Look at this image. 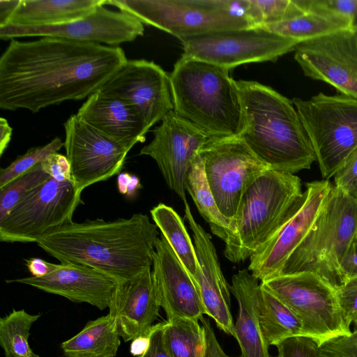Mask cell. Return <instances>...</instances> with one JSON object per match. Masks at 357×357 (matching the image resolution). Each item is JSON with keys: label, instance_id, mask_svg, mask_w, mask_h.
<instances>
[{"label": "cell", "instance_id": "1", "mask_svg": "<svg viewBox=\"0 0 357 357\" xmlns=\"http://www.w3.org/2000/svg\"><path fill=\"white\" fill-rule=\"evenodd\" d=\"M127 61L119 46L50 36L11 40L0 57V108L36 113L87 98Z\"/></svg>", "mask_w": 357, "mask_h": 357}, {"label": "cell", "instance_id": "2", "mask_svg": "<svg viewBox=\"0 0 357 357\" xmlns=\"http://www.w3.org/2000/svg\"><path fill=\"white\" fill-rule=\"evenodd\" d=\"M159 232L143 213L128 218L73 221L42 236L37 245L60 263L94 268L121 283L150 270Z\"/></svg>", "mask_w": 357, "mask_h": 357}, {"label": "cell", "instance_id": "3", "mask_svg": "<svg viewBox=\"0 0 357 357\" xmlns=\"http://www.w3.org/2000/svg\"><path fill=\"white\" fill-rule=\"evenodd\" d=\"M243 112L239 137L270 169L295 174L316 156L291 100L255 81H236Z\"/></svg>", "mask_w": 357, "mask_h": 357}, {"label": "cell", "instance_id": "4", "mask_svg": "<svg viewBox=\"0 0 357 357\" xmlns=\"http://www.w3.org/2000/svg\"><path fill=\"white\" fill-rule=\"evenodd\" d=\"M229 71L182 55L169 75L174 110L209 137L239 136L243 128L238 87Z\"/></svg>", "mask_w": 357, "mask_h": 357}, {"label": "cell", "instance_id": "5", "mask_svg": "<svg viewBox=\"0 0 357 357\" xmlns=\"http://www.w3.org/2000/svg\"><path fill=\"white\" fill-rule=\"evenodd\" d=\"M303 195L301 181L294 174L271 169L261 173L242 197L225 257L233 263L250 259L296 209Z\"/></svg>", "mask_w": 357, "mask_h": 357}, {"label": "cell", "instance_id": "6", "mask_svg": "<svg viewBox=\"0 0 357 357\" xmlns=\"http://www.w3.org/2000/svg\"><path fill=\"white\" fill-rule=\"evenodd\" d=\"M356 232L357 199L333 185L308 233L278 275L311 272L339 287L346 282L342 261Z\"/></svg>", "mask_w": 357, "mask_h": 357}, {"label": "cell", "instance_id": "7", "mask_svg": "<svg viewBox=\"0 0 357 357\" xmlns=\"http://www.w3.org/2000/svg\"><path fill=\"white\" fill-rule=\"evenodd\" d=\"M324 180L333 177L357 149V98L323 93L291 100Z\"/></svg>", "mask_w": 357, "mask_h": 357}, {"label": "cell", "instance_id": "8", "mask_svg": "<svg viewBox=\"0 0 357 357\" xmlns=\"http://www.w3.org/2000/svg\"><path fill=\"white\" fill-rule=\"evenodd\" d=\"M260 285L292 311L303 325V336L319 346L351 334L335 289L318 275L311 272L277 275L261 281Z\"/></svg>", "mask_w": 357, "mask_h": 357}, {"label": "cell", "instance_id": "9", "mask_svg": "<svg viewBox=\"0 0 357 357\" xmlns=\"http://www.w3.org/2000/svg\"><path fill=\"white\" fill-rule=\"evenodd\" d=\"M179 40L182 55L229 70L245 63L275 61L298 43L261 26L210 31Z\"/></svg>", "mask_w": 357, "mask_h": 357}, {"label": "cell", "instance_id": "10", "mask_svg": "<svg viewBox=\"0 0 357 357\" xmlns=\"http://www.w3.org/2000/svg\"><path fill=\"white\" fill-rule=\"evenodd\" d=\"M107 4L178 40L210 31L251 26L248 22L232 16L225 7L224 0H107Z\"/></svg>", "mask_w": 357, "mask_h": 357}, {"label": "cell", "instance_id": "11", "mask_svg": "<svg viewBox=\"0 0 357 357\" xmlns=\"http://www.w3.org/2000/svg\"><path fill=\"white\" fill-rule=\"evenodd\" d=\"M73 182L52 177L28 192L0 221V241L36 243L49 231L73 221L83 204Z\"/></svg>", "mask_w": 357, "mask_h": 357}, {"label": "cell", "instance_id": "12", "mask_svg": "<svg viewBox=\"0 0 357 357\" xmlns=\"http://www.w3.org/2000/svg\"><path fill=\"white\" fill-rule=\"evenodd\" d=\"M198 153L217 206L234 225L246 189L270 168L239 136L211 137Z\"/></svg>", "mask_w": 357, "mask_h": 357}, {"label": "cell", "instance_id": "13", "mask_svg": "<svg viewBox=\"0 0 357 357\" xmlns=\"http://www.w3.org/2000/svg\"><path fill=\"white\" fill-rule=\"evenodd\" d=\"M63 127L66 156L79 192L120 172L131 149L81 121L76 114L71 115Z\"/></svg>", "mask_w": 357, "mask_h": 357}, {"label": "cell", "instance_id": "14", "mask_svg": "<svg viewBox=\"0 0 357 357\" xmlns=\"http://www.w3.org/2000/svg\"><path fill=\"white\" fill-rule=\"evenodd\" d=\"M294 51L306 77L357 98V29L350 27L299 43Z\"/></svg>", "mask_w": 357, "mask_h": 357}, {"label": "cell", "instance_id": "15", "mask_svg": "<svg viewBox=\"0 0 357 357\" xmlns=\"http://www.w3.org/2000/svg\"><path fill=\"white\" fill-rule=\"evenodd\" d=\"M153 139L140 151L152 158L168 187L184 202L185 181L190 166L211 137L174 109L153 130Z\"/></svg>", "mask_w": 357, "mask_h": 357}, {"label": "cell", "instance_id": "16", "mask_svg": "<svg viewBox=\"0 0 357 357\" xmlns=\"http://www.w3.org/2000/svg\"><path fill=\"white\" fill-rule=\"evenodd\" d=\"M144 32V24L137 17L100 6L86 17L64 24L0 26V39L50 36L116 47L135 40Z\"/></svg>", "mask_w": 357, "mask_h": 357}, {"label": "cell", "instance_id": "17", "mask_svg": "<svg viewBox=\"0 0 357 357\" xmlns=\"http://www.w3.org/2000/svg\"><path fill=\"white\" fill-rule=\"evenodd\" d=\"M328 180L305 184L303 198L274 235L250 257L248 270L262 281L278 275L308 233L332 189Z\"/></svg>", "mask_w": 357, "mask_h": 357}, {"label": "cell", "instance_id": "18", "mask_svg": "<svg viewBox=\"0 0 357 357\" xmlns=\"http://www.w3.org/2000/svg\"><path fill=\"white\" fill-rule=\"evenodd\" d=\"M99 90L131 104L149 129L174 109L169 76L153 61L128 60Z\"/></svg>", "mask_w": 357, "mask_h": 357}, {"label": "cell", "instance_id": "19", "mask_svg": "<svg viewBox=\"0 0 357 357\" xmlns=\"http://www.w3.org/2000/svg\"><path fill=\"white\" fill-rule=\"evenodd\" d=\"M183 203L185 219L193 234L199 265L194 283L198 290L204 314L212 318L220 330L234 337L229 286L222 273L216 249L211 235L195 220L188 202Z\"/></svg>", "mask_w": 357, "mask_h": 357}, {"label": "cell", "instance_id": "20", "mask_svg": "<svg viewBox=\"0 0 357 357\" xmlns=\"http://www.w3.org/2000/svg\"><path fill=\"white\" fill-rule=\"evenodd\" d=\"M6 282L27 284L73 302L89 303L99 310L109 307L118 284L113 278L94 268L70 262L56 264L54 270L43 277Z\"/></svg>", "mask_w": 357, "mask_h": 357}, {"label": "cell", "instance_id": "21", "mask_svg": "<svg viewBox=\"0 0 357 357\" xmlns=\"http://www.w3.org/2000/svg\"><path fill=\"white\" fill-rule=\"evenodd\" d=\"M153 275L167 320H199L204 314L198 290L166 239L161 235L155 244Z\"/></svg>", "mask_w": 357, "mask_h": 357}, {"label": "cell", "instance_id": "22", "mask_svg": "<svg viewBox=\"0 0 357 357\" xmlns=\"http://www.w3.org/2000/svg\"><path fill=\"white\" fill-rule=\"evenodd\" d=\"M160 303L152 271L117 284L110 313L124 342L148 334L159 316Z\"/></svg>", "mask_w": 357, "mask_h": 357}, {"label": "cell", "instance_id": "23", "mask_svg": "<svg viewBox=\"0 0 357 357\" xmlns=\"http://www.w3.org/2000/svg\"><path fill=\"white\" fill-rule=\"evenodd\" d=\"M76 116L114 140L132 149L149 130L135 108L124 99L100 90L91 94Z\"/></svg>", "mask_w": 357, "mask_h": 357}, {"label": "cell", "instance_id": "24", "mask_svg": "<svg viewBox=\"0 0 357 357\" xmlns=\"http://www.w3.org/2000/svg\"><path fill=\"white\" fill-rule=\"evenodd\" d=\"M231 282L230 289L238 305L234 337L239 344L241 355L243 357H271L258 317L259 280L248 269H243L233 275Z\"/></svg>", "mask_w": 357, "mask_h": 357}, {"label": "cell", "instance_id": "25", "mask_svg": "<svg viewBox=\"0 0 357 357\" xmlns=\"http://www.w3.org/2000/svg\"><path fill=\"white\" fill-rule=\"evenodd\" d=\"M107 0H20L8 24L54 26L82 19Z\"/></svg>", "mask_w": 357, "mask_h": 357}, {"label": "cell", "instance_id": "26", "mask_svg": "<svg viewBox=\"0 0 357 357\" xmlns=\"http://www.w3.org/2000/svg\"><path fill=\"white\" fill-rule=\"evenodd\" d=\"M114 317L108 313L89 321L61 344L65 357H115L121 344Z\"/></svg>", "mask_w": 357, "mask_h": 357}, {"label": "cell", "instance_id": "27", "mask_svg": "<svg viewBox=\"0 0 357 357\" xmlns=\"http://www.w3.org/2000/svg\"><path fill=\"white\" fill-rule=\"evenodd\" d=\"M257 307L260 327L268 347L291 337L303 336V325L297 317L261 285Z\"/></svg>", "mask_w": 357, "mask_h": 357}, {"label": "cell", "instance_id": "28", "mask_svg": "<svg viewBox=\"0 0 357 357\" xmlns=\"http://www.w3.org/2000/svg\"><path fill=\"white\" fill-rule=\"evenodd\" d=\"M185 189L200 215L209 224L211 231L225 243L234 234L231 221L220 211L208 183L203 160L199 153L187 174Z\"/></svg>", "mask_w": 357, "mask_h": 357}, {"label": "cell", "instance_id": "29", "mask_svg": "<svg viewBox=\"0 0 357 357\" xmlns=\"http://www.w3.org/2000/svg\"><path fill=\"white\" fill-rule=\"evenodd\" d=\"M261 27L298 43L352 27L346 15L325 10H308L293 20Z\"/></svg>", "mask_w": 357, "mask_h": 357}, {"label": "cell", "instance_id": "30", "mask_svg": "<svg viewBox=\"0 0 357 357\" xmlns=\"http://www.w3.org/2000/svg\"><path fill=\"white\" fill-rule=\"evenodd\" d=\"M150 213L161 235L194 282L198 273V261L195 245L181 218L173 208L162 203L154 206Z\"/></svg>", "mask_w": 357, "mask_h": 357}, {"label": "cell", "instance_id": "31", "mask_svg": "<svg viewBox=\"0 0 357 357\" xmlns=\"http://www.w3.org/2000/svg\"><path fill=\"white\" fill-rule=\"evenodd\" d=\"M163 338L171 357H204V329L198 320L174 318L165 321Z\"/></svg>", "mask_w": 357, "mask_h": 357}, {"label": "cell", "instance_id": "32", "mask_svg": "<svg viewBox=\"0 0 357 357\" xmlns=\"http://www.w3.org/2000/svg\"><path fill=\"white\" fill-rule=\"evenodd\" d=\"M40 316L22 309L0 318V346L5 357H40L29 343L30 329Z\"/></svg>", "mask_w": 357, "mask_h": 357}, {"label": "cell", "instance_id": "33", "mask_svg": "<svg viewBox=\"0 0 357 357\" xmlns=\"http://www.w3.org/2000/svg\"><path fill=\"white\" fill-rule=\"evenodd\" d=\"M304 13L296 0H250L248 20L252 26H262L291 20Z\"/></svg>", "mask_w": 357, "mask_h": 357}, {"label": "cell", "instance_id": "34", "mask_svg": "<svg viewBox=\"0 0 357 357\" xmlns=\"http://www.w3.org/2000/svg\"><path fill=\"white\" fill-rule=\"evenodd\" d=\"M50 177L40 163L0 188V221L8 215L23 196Z\"/></svg>", "mask_w": 357, "mask_h": 357}, {"label": "cell", "instance_id": "35", "mask_svg": "<svg viewBox=\"0 0 357 357\" xmlns=\"http://www.w3.org/2000/svg\"><path fill=\"white\" fill-rule=\"evenodd\" d=\"M63 145L61 138L56 137L47 144L32 147L24 154L17 157L7 167L1 169L0 188L41 163L50 155L57 153Z\"/></svg>", "mask_w": 357, "mask_h": 357}, {"label": "cell", "instance_id": "36", "mask_svg": "<svg viewBox=\"0 0 357 357\" xmlns=\"http://www.w3.org/2000/svg\"><path fill=\"white\" fill-rule=\"evenodd\" d=\"M304 11L325 10L346 15L351 20L353 28L357 29V0H296Z\"/></svg>", "mask_w": 357, "mask_h": 357}, {"label": "cell", "instance_id": "37", "mask_svg": "<svg viewBox=\"0 0 357 357\" xmlns=\"http://www.w3.org/2000/svg\"><path fill=\"white\" fill-rule=\"evenodd\" d=\"M275 346L278 357H319V345L306 336L291 337Z\"/></svg>", "mask_w": 357, "mask_h": 357}, {"label": "cell", "instance_id": "38", "mask_svg": "<svg viewBox=\"0 0 357 357\" xmlns=\"http://www.w3.org/2000/svg\"><path fill=\"white\" fill-rule=\"evenodd\" d=\"M335 291L344 319L351 326L357 319V276L347 280Z\"/></svg>", "mask_w": 357, "mask_h": 357}, {"label": "cell", "instance_id": "39", "mask_svg": "<svg viewBox=\"0 0 357 357\" xmlns=\"http://www.w3.org/2000/svg\"><path fill=\"white\" fill-rule=\"evenodd\" d=\"M334 177V186L354 198L357 196V149L350 155Z\"/></svg>", "mask_w": 357, "mask_h": 357}, {"label": "cell", "instance_id": "40", "mask_svg": "<svg viewBox=\"0 0 357 357\" xmlns=\"http://www.w3.org/2000/svg\"><path fill=\"white\" fill-rule=\"evenodd\" d=\"M319 357H357V343L348 336L330 340L319 346Z\"/></svg>", "mask_w": 357, "mask_h": 357}, {"label": "cell", "instance_id": "41", "mask_svg": "<svg viewBox=\"0 0 357 357\" xmlns=\"http://www.w3.org/2000/svg\"><path fill=\"white\" fill-rule=\"evenodd\" d=\"M40 164L43 169L59 182L68 181L73 183L70 164L66 155L55 153Z\"/></svg>", "mask_w": 357, "mask_h": 357}, {"label": "cell", "instance_id": "42", "mask_svg": "<svg viewBox=\"0 0 357 357\" xmlns=\"http://www.w3.org/2000/svg\"><path fill=\"white\" fill-rule=\"evenodd\" d=\"M165 322L153 325L150 333V342L146 351L138 357H171L164 342Z\"/></svg>", "mask_w": 357, "mask_h": 357}, {"label": "cell", "instance_id": "43", "mask_svg": "<svg viewBox=\"0 0 357 357\" xmlns=\"http://www.w3.org/2000/svg\"><path fill=\"white\" fill-rule=\"evenodd\" d=\"M204 329L206 346L204 357H234L228 356L220 347L214 331L207 319L202 317L200 319ZM236 357H243L241 355Z\"/></svg>", "mask_w": 357, "mask_h": 357}, {"label": "cell", "instance_id": "44", "mask_svg": "<svg viewBox=\"0 0 357 357\" xmlns=\"http://www.w3.org/2000/svg\"><path fill=\"white\" fill-rule=\"evenodd\" d=\"M341 268L346 281L357 276V232L351 239L343 257Z\"/></svg>", "mask_w": 357, "mask_h": 357}, {"label": "cell", "instance_id": "45", "mask_svg": "<svg viewBox=\"0 0 357 357\" xmlns=\"http://www.w3.org/2000/svg\"><path fill=\"white\" fill-rule=\"evenodd\" d=\"M117 186L119 192L127 197H133L140 188L139 179L135 175L123 172L118 175Z\"/></svg>", "mask_w": 357, "mask_h": 357}, {"label": "cell", "instance_id": "46", "mask_svg": "<svg viewBox=\"0 0 357 357\" xmlns=\"http://www.w3.org/2000/svg\"><path fill=\"white\" fill-rule=\"evenodd\" d=\"M24 263L31 276L36 278L43 277L51 273L56 264L37 257L25 259Z\"/></svg>", "mask_w": 357, "mask_h": 357}, {"label": "cell", "instance_id": "47", "mask_svg": "<svg viewBox=\"0 0 357 357\" xmlns=\"http://www.w3.org/2000/svg\"><path fill=\"white\" fill-rule=\"evenodd\" d=\"M20 0H0V26L8 24Z\"/></svg>", "mask_w": 357, "mask_h": 357}, {"label": "cell", "instance_id": "48", "mask_svg": "<svg viewBox=\"0 0 357 357\" xmlns=\"http://www.w3.org/2000/svg\"><path fill=\"white\" fill-rule=\"evenodd\" d=\"M150 333L151 331L148 334L138 336L132 340L130 352L132 356L138 357L146 351L150 342Z\"/></svg>", "mask_w": 357, "mask_h": 357}, {"label": "cell", "instance_id": "49", "mask_svg": "<svg viewBox=\"0 0 357 357\" xmlns=\"http://www.w3.org/2000/svg\"><path fill=\"white\" fill-rule=\"evenodd\" d=\"M13 129L10 126L7 119L0 118V156L8 147L12 137Z\"/></svg>", "mask_w": 357, "mask_h": 357}, {"label": "cell", "instance_id": "50", "mask_svg": "<svg viewBox=\"0 0 357 357\" xmlns=\"http://www.w3.org/2000/svg\"><path fill=\"white\" fill-rule=\"evenodd\" d=\"M348 337L351 341L357 343V330L352 331L351 334Z\"/></svg>", "mask_w": 357, "mask_h": 357}, {"label": "cell", "instance_id": "51", "mask_svg": "<svg viewBox=\"0 0 357 357\" xmlns=\"http://www.w3.org/2000/svg\"><path fill=\"white\" fill-rule=\"evenodd\" d=\"M353 325H354L353 331L357 330V319L353 322Z\"/></svg>", "mask_w": 357, "mask_h": 357}, {"label": "cell", "instance_id": "52", "mask_svg": "<svg viewBox=\"0 0 357 357\" xmlns=\"http://www.w3.org/2000/svg\"><path fill=\"white\" fill-rule=\"evenodd\" d=\"M356 199H357V196H356Z\"/></svg>", "mask_w": 357, "mask_h": 357}]
</instances>
